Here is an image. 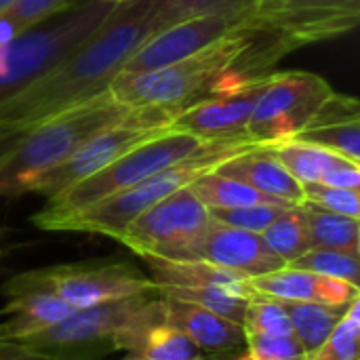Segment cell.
Listing matches in <instances>:
<instances>
[{
    "label": "cell",
    "instance_id": "cell-35",
    "mask_svg": "<svg viewBox=\"0 0 360 360\" xmlns=\"http://www.w3.org/2000/svg\"><path fill=\"white\" fill-rule=\"evenodd\" d=\"M304 202L329 213L360 219V190L308 184L304 186Z\"/></svg>",
    "mask_w": 360,
    "mask_h": 360
},
{
    "label": "cell",
    "instance_id": "cell-22",
    "mask_svg": "<svg viewBox=\"0 0 360 360\" xmlns=\"http://www.w3.org/2000/svg\"><path fill=\"white\" fill-rule=\"evenodd\" d=\"M310 249L340 251L348 255H360V221L354 217L329 213L312 205H302Z\"/></svg>",
    "mask_w": 360,
    "mask_h": 360
},
{
    "label": "cell",
    "instance_id": "cell-40",
    "mask_svg": "<svg viewBox=\"0 0 360 360\" xmlns=\"http://www.w3.org/2000/svg\"><path fill=\"white\" fill-rule=\"evenodd\" d=\"M240 360H253V359H249V356H247V354L243 352V354H240Z\"/></svg>",
    "mask_w": 360,
    "mask_h": 360
},
{
    "label": "cell",
    "instance_id": "cell-25",
    "mask_svg": "<svg viewBox=\"0 0 360 360\" xmlns=\"http://www.w3.org/2000/svg\"><path fill=\"white\" fill-rule=\"evenodd\" d=\"M281 302L289 314L293 338L300 342V346L308 356L319 350V346L327 340V335L331 333V329L338 325V321L346 310V308L310 304V302H289V300H281Z\"/></svg>",
    "mask_w": 360,
    "mask_h": 360
},
{
    "label": "cell",
    "instance_id": "cell-39",
    "mask_svg": "<svg viewBox=\"0 0 360 360\" xmlns=\"http://www.w3.org/2000/svg\"><path fill=\"white\" fill-rule=\"evenodd\" d=\"M13 2H15V0H0V13H2V11H6Z\"/></svg>",
    "mask_w": 360,
    "mask_h": 360
},
{
    "label": "cell",
    "instance_id": "cell-30",
    "mask_svg": "<svg viewBox=\"0 0 360 360\" xmlns=\"http://www.w3.org/2000/svg\"><path fill=\"white\" fill-rule=\"evenodd\" d=\"M243 331L270 333V335H293L289 314L281 300L253 291L247 302Z\"/></svg>",
    "mask_w": 360,
    "mask_h": 360
},
{
    "label": "cell",
    "instance_id": "cell-33",
    "mask_svg": "<svg viewBox=\"0 0 360 360\" xmlns=\"http://www.w3.org/2000/svg\"><path fill=\"white\" fill-rule=\"evenodd\" d=\"M78 2H82V0H15L0 15L11 25V30L17 36H21L23 32L68 11L70 6H74Z\"/></svg>",
    "mask_w": 360,
    "mask_h": 360
},
{
    "label": "cell",
    "instance_id": "cell-41",
    "mask_svg": "<svg viewBox=\"0 0 360 360\" xmlns=\"http://www.w3.org/2000/svg\"><path fill=\"white\" fill-rule=\"evenodd\" d=\"M127 360H146V359H135V356H131V359H127Z\"/></svg>",
    "mask_w": 360,
    "mask_h": 360
},
{
    "label": "cell",
    "instance_id": "cell-15",
    "mask_svg": "<svg viewBox=\"0 0 360 360\" xmlns=\"http://www.w3.org/2000/svg\"><path fill=\"white\" fill-rule=\"evenodd\" d=\"M198 259L230 270L247 281L272 274L287 266L268 249L262 234L228 228L213 219L200 240Z\"/></svg>",
    "mask_w": 360,
    "mask_h": 360
},
{
    "label": "cell",
    "instance_id": "cell-34",
    "mask_svg": "<svg viewBox=\"0 0 360 360\" xmlns=\"http://www.w3.org/2000/svg\"><path fill=\"white\" fill-rule=\"evenodd\" d=\"M245 354L253 360H308V354L293 335L245 331Z\"/></svg>",
    "mask_w": 360,
    "mask_h": 360
},
{
    "label": "cell",
    "instance_id": "cell-13",
    "mask_svg": "<svg viewBox=\"0 0 360 360\" xmlns=\"http://www.w3.org/2000/svg\"><path fill=\"white\" fill-rule=\"evenodd\" d=\"M245 17H226V15H200L175 21L173 25L162 27L160 32L146 38L137 51L127 59L120 72H146L177 63L200 49L209 46L217 38L226 36L238 27Z\"/></svg>",
    "mask_w": 360,
    "mask_h": 360
},
{
    "label": "cell",
    "instance_id": "cell-20",
    "mask_svg": "<svg viewBox=\"0 0 360 360\" xmlns=\"http://www.w3.org/2000/svg\"><path fill=\"white\" fill-rule=\"evenodd\" d=\"M6 306L0 310L6 321L0 323V338L23 342L57 325L74 308L46 289H2Z\"/></svg>",
    "mask_w": 360,
    "mask_h": 360
},
{
    "label": "cell",
    "instance_id": "cell-18",
    "mask_svg": "<svg viewBox=\"0 0 360 360\" xmlns=\"http://www.w3.org/2000/svg\"><path fill=\"white\" fill-rule=\"evenodd\" d=\"M215 171L287 205H304V186L283 167L268 146H251L224 160Z\"/></svg>",
    "mask_w": 360,
    "mask_h": 360
},
{
    "label": "cell",
    "instance_id": "cell-23",
    "mask_svg": "<svg viewBox=\"0 0 360 360\" xmlns=\"http://www.w3.org/2000/svg\"><path fill=\"white\" fill-rule=\"evenodd\" d=\"M192 192L198 196V200L207 209H234V207H251V205H287L283 200H276L272 196H266L251 186L226 177L221 173L207 171L198 179L190 184ZM295 207V205H293Z\"/></svg>",
    "mask_w": 360,
    "mask_h": 360
},
{
    "label": "cell",
    "instance_id": "cell-4",
    "mask_svg": "<svg viewBox=\"0 0 360 360\" xmlns=\"http://www.w3.org/2000/svg\"><path fill=\"white\" fill-rule=\"evenodd\" d=\"M129 114L108 93L82 101L23 131L0 160V198L27 194L30 184L70 158L86 139Z\"/></svg>",
    "mask_w": 360,
    "mask_h": 360
},
{
    "label": "cell",
    "instance_id": "cell-5",
    "mask_svg": "<svg viewBox=\"0 0 360 360\" xmlns=\"http://www.w3.org/2000/svg\"><path fill=\"white\" fill-rule=\"evenodd\" d=\"M116 8L114 4L82 0L0 46V103L8 101L78 49Z\"/></svg>",
    "mask_w": 360,
    "mask_h": 360
},
{
    "label": "cell",
    "instance_id": "cell-1",
    "mask_svg": "<svg viewBox=\"0 0 360 360\" xmlns=\"http://www.w3.org/2000/svg\"><path fill=\"white\" fill-rule=\"evenodd\" d=\"M300 44L253 13L198 53L146 72H118L105 93L127 110L158 108L173 118L217 93L264 78ZM173 122V120H171Z\"/></svg>",
    "mask_w": 360,
    "mask_h": 360
},
{
    "label": "cell",
    "instance_id": "cell-26",
    "mask_svg": "<svg viewBox=\"0 0 360 360\" xmlns=\"http://www.w3.org/2000/svg\"><path fill=\"white\" fill-rule=\"evenodd\" d=\"M262 238L268 245V249L276 257H281L287 266L295 262L300 255H304L310 249V236H308L302 205L287 209L276 221H272L262 232Z\"/></svg>",
    "mask_w": 360,
    "mask_h": 360
},
{
    "label": "cell",
    "instance_id": "cell-14",
    "mask_svg": "<svg viewBox=\"0 0 360 360\" xmlns=\"http://www.w3.org/2000/svg\"><path fill=\"white\" fill-rule=\"evenodd\" d=\"M266 76L181 110L169 124V131L188 133L202 141L247 139V124Z\"/></svg>",
    "mask_w": 360,
    "mask_h": 360
},
{
    "label": "cell",
    "instance_id": "cell-9",
    "mask_svg": "<svg viewBox=\"0 0 360 360\" xmlns=\"http://www.w3.org/2000/svg\"><path fill=\"white\" fill-rule=\"evenodd\" d=\"M158 291L137 293L74 310L46 331L23 340L30 350L53 360H84L116 350L118 335Z\"/></svg>",
    "mask_w": 360,
    "mask_h": 360
},
{
    "label": "cell",
    "instance_id": "cell-37",
    "mask_svg": "<svg viewBox=\"0 0 360 360\" xmlns=\"http://www.w3.org/2000/svg\"><path fill=\"white\" fill-rule=\"evenodd\" d=\"M23 131H17V129H11V127H2L0 124V160L11 152V148L17 143V139L21 137Z\"/></svg>",
    "mask_w": 360,
    "mask_h": 360
},
{
    "label": "cell",
    "instance_id": "cell-3",
    "mask_svg": "<svg viewBox=\"0 0 360 360\" xmlns=\"http://www.w3.org/2000/svg\"><path fill=\"white\" fill-rule=\"evenodd\" d=\"M251 141L236 139V141H217L190 156L177 165L162 169L160 173L120 190L99 202H93L84 209L63 213V215H32V224L40 230L51 232H84V234H99L118 238L131 221H135L143 211L167 198L169 194L190 186L202 173L217 169L224 160L249 150Z\"/></svg>",
    "mask_w": 360,
    "mask_h": 360
},
{
    "label": "cell",
    "instance_id": "cell-12",
    "mask_svg": "<svg viewBox=\"0 0 360 360\" xmlns=\"http://www.w3.org/2000/svg\"><path fill=\"white\" fill-rule=\"evenodd\" d=\"M251 13L302 49L352 32L359 25L360 0H257Z\"/></svg>",
    "mask_w": 360,
    "mask_h": 360
},
{
    "label": "cell",
    "instance_id": "cell-6",
    "mask_svg": "<svg viewBox=\"0 0 360 360\" xmlns=\"http://www.w3.org/2000/svg\"><path fill=\"white\" fill-rule=\"evenodd\" d=\"M217 141H202L188 133L177 131H162L135 148H131L127 154L116 158L112 165L101 169L99 173L82 179L80 184L46 198V205L40 215H63L78 209H84L93 202H99L120 190H127L162 169L177 165L190 156H196L205 148Z\"/></svg>",
    "mask_w": 360,
    "mask_h": 360
},
{
    "label": "cell",
    "instance_id": "cell-24",
    "mask_svg": "<svg viewBox=\"0 0 360 360\" xmlns=\"http://www.w3.org/2000/svg\"><path fill=\"white\" fill-rule=\"evenodd\" d=\"M272 150V154L283 162V167L302 184H321L323 177L329 173V169L344 156L308 143V141H300V139H287L274 146H268Z\"/></svg>",
    "mask_w": 360,
    "mask_h": 360
},
{
    "label": "cell",
    "instance_id": "cell-16",
    "mask_svg": "<svg viewBox=\"0 0 360 360\" xmlns=\"http://www.w3.org/2000/svg\"><path fill=\"white\" fill-rule=\"evenodd\" d=\"M160 300L165 323L190 338L202 354L230 356L245 348V331L240 325L173 295L160 293Z\"/></svg>",
    "mask_w": 360,
    "mask_h": 360
},
{
    "label": "cell",
    "instance_id": "cell-31",
    "mask_svg": "<svg viewBox=\"0 0 360 360\" xmlns=\"http://www.w3.org/2000/svg\"><path fill=\"white\" fill-rule=\"evenodd\" d=\"M289 266L306 270V272H314V274H321L327 278L344 281V283L359 287L360 262L356 255H348V253H340V251H327V249H308L304 255H300Z\"/></svg>",
    "mask_w": 360,
    "mask_h": 360
},
{
    "label": "cell",
    "instance_id": "cell-36",
    "mask_svg": "<svg viewBox=\"0 0 360 360\" xmlns=\"http://www.w3.org/2000/svg\"><path fill=\"white\" fill-rule=\"evenodd\" d=\"M0 360H53L49 356H42L34 350H30L27 346H23L21 342H11L0 338Z\"/></svg>",
    "mask_w": 360,
    "mask_h": 360
},
{
    "label": "cell",
    "instance_id": "cell-10",
    "mask_svg": "<svg viewBox=\"0 0 360 360\" xmlns=\"http://www.w3.org/2000/svg\"><path fill=\"white\" fill-rule=\"evenodd\" d=\"M2 289H46L65 300L74 310L137 293L158 291L150 276L124 262H89L36 268L13 276Z\"/></svg>",
    "mask_w": 360,
    "mask_h": 360
},
{
    "label": "cell",
    "instance_id": "cell-11",
    "mask_svg": "<svg viewBox=\"0 0 360 360\" xmlns=\"http://www.w3.org/2000/svg\"><path fill=\"white\" fill-rule=\"evenodd\" d=\"M173 116L158 108H139L129 110L124 118L118 122L101 129L91 139H86L70 158H65L61 165L53 167L51 171L36 177L27 192L42 194L46 198L80 184L82 179L99 173L108 165H112L116 158L127 154L137 143L169 131Z\"/></svg>",
    "mask_w": 360,
    "mask_h": 360
},
{
    "label": "cell",
    "instance_id": "cell-27",
    "mask_svg": "<svg viewBox=\"0 0 360 360\" xmlns=\"http://www.w3.org/2000/svg\"><path fill=\"white\" fill-rule=\"evenodd\" d=\"M255 2L257 0H158L156 15L162 30L167 25H173L175 21L200 15L245 17L253 11Z\"/></svg>",
    "mask_w": 360,
    "mask_h": 360
},
{
    "label": "cell",
    "instance_id": "cell-2",
    "mask_svg": "<svg viewBox=\"0 0 360 360\" xmlns=\"http://www.w3.org/2000/svg\"><path fill=\"white\" fill-rule=\"evenodd\" d=\"M158 0L118 6L110 19L57 65L0 103V124L27 131L82 101L103 95L137 46L160 30Z\"/></svg>",
    "mask_w": 360,
    "mask_h": 360
},
{
    "label": "cell",
    "instance_id": "cell-7",
    "mask_svg": "<svg viewBox=\"0 0 360 360\" xmlns=\"http://www.w3.org/2000/svg\"><path fill=\"white\" fill-rule=\"evenodd\" d=\"M209 226V209L186 186L143 211L116 240L141 259L196 262Z\"/></svg>",
    "mask_w": 360,
    "mask_h": 360
},
{
    "label": "cell",
    "instance_id": "cell-17",
    "mask_svg": "<svg viewBox=\"0 0 360 360\" xmlns=\"http://www.w3.org/2000/svg\"><path fill=\"white\" fill-rule=\"evenodd\" d=\"M249 283L253 291L276 300L310 302V304H323L335 308H346L352 300L360 297V289L356 285L327 278L291 266H285L266 276H257Z\"/></svg>",
    "mask_w": 360,
    "mask_h": 360
},
{
    "label": "cell",
    "instance_id": "cell-38",
    "mask_svg": "<svg viewBox=\"0 0 360 360\" xmlns=\"http://www.w3.org/2000/svg\"><path fill=\"white\" fill-rule=\"evenodd\" d=\"M95 2H103V4H114V6H122V4H129V2H135V0H95Z\"/></svg>",
    "mask_w": 360,
    "mask_h": 360
},
{
    "label": "cell",
    "instance_id": "cell-19",
    "mask_svg": "<svg viewBox=\"0 0 360 360\" xmlns=\"http://www.w3.org/2000/svg\"><path fill=\"white\" fill-rule=\"evenodd\" d=\"M293 139L327 148L348 160L360 162V105L352 95L333 91L310 124Z\"/></svg>",
    "mask_w": 360,
    "mask_h": 360
},
{
    "label": "cell",
    "instance_id": "cell-32",
    "mask_svg": "<svg viewBox=\"0 0 360 360\" xmlns=\"http://www.w3.org/2000/svg\"><path fill=\"white\" fill-rule=\"evenodd\" d=\"M291 207L293 205H251V207H234V209H209V215L213 221L221 226L262 234L272 221H276Z\"/></svg>",
    "mask_w": 360,
    "mask_h": 360
},
{
    "label": "cell",
    "instance_id": "cell-28",
    "mask_svg": "<svg viewBox=\"0 0 360 360\" xmlns=\"http://www.w3.org/2000/svg\"><path fill=\"white\" fill-rule=\"evenodd\" d=\"M308 360H360V297L346 306L338 325Z\"/></svg>",
    "mask_w": 360,
    "mask_h": 360
},
{
    "label": "cell",
    "instance_id": "cell-29",
    "mask_svg": "<svg viewBox=\"0 0 360 360\" xmlns=\"http://www.w3.org/2000/svg\"><path fill=\"white\" fill-rule=\"evenodd\" d=\"M135 359L146 360H202V352L179 329L160 323L150 329Z\"/></svg>",
    "mask_w": 360,
    "mask_h": 360
},
{
    "label": "cell",
    "instance_id": "cell-8",
    "mask_svg": "<svg viewBox=\"0 0 360 360\" xmlns=\"http://www.w3.org/2000/svg\"><path fill=\"white\" fill-rule=\"evenodd\" d=\"M333 91L329 80L314 72H270L253 105L247 139L255 146H274L297 137Z\"/></svg>",
    "mask_w": 360,
    "mask_h": 360
},
{
    "label": "cell",
    "instance_id": "cell-42",
    "mask_svg": "<svg viewBox=\"0 0 360 360\" xmlns=\"http://www.w3.org/2000/svg\"><path fill=\"white\" fill-rule=\"evenodd\" d=\"M224 360H240V356H236V359H224Z\"/></svg>",
    "mask_w": 360,
    "mask_h": 360
},
{
    "label": "cell",
    "instance_id": "cell-21",
    "mask_svg": "<svg viewBox=\"0 0 360 360\" xmlns=\"http://www.w3.org/2000/svg\"><path fill=\"white\" fill-rule=\"evenodd\" d=\"M150 268V278L156 287H175V289H219L232 295L251 297L253 287L247 278L217 268L207 262H162V259H143Z\"/></svg>",
    "mask_w": 360,
    "mask_h": 360
}]
</instances>
